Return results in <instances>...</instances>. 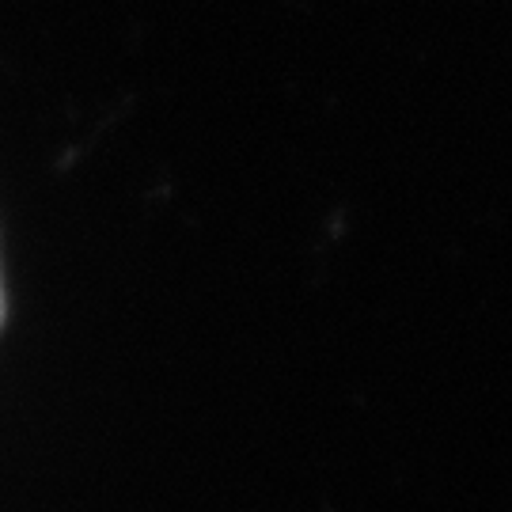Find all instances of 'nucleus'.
I'll return each mask as SVG.
<instances>
[{"label": "nucleus", "mask_w": 512, "mask_h": 512, "mask_svg": "<svg viewBox=\"0 0 512 512\" xmlns=\"http://www.w3.org/2000/svg\"><path fill=\"white\" fill-rule=\"evenodd\" d=\"M0 311H4V296H0Z\"/></svg>", "instance_id": "1"}]
</instances>
